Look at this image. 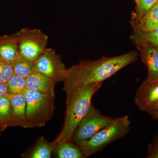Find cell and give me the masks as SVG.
Returning <instances> with one entry per match:
<instances>
[{
  "label": "cell",
  "mask_w": 158,
  "mask_h": 158,
  "mask_svg": "<svg viewBox=\"0 0 158 158\" xmlns=\"http://www.w3.org/2000/svg\"><path fill=\"white\" fill-rule=\"evenodd\" d=\"M138 57V52L132 51L120 56L81 61L66 69L62 81L63 90L67 95L86 85L103 83L126 66L135 62Z\"/></svg>",
  "instance_id": "obj_1"
},
{
  "label": "cell",
  "mask_w": 158,
  "mask_h": 158,
  "mask_svg": "<svg viewBox=\"0 0 158 158\" xmlns=\"http://www.w3.org/2000/svg\"><path fill=\"white\" fill-rule=\"evenodd\" d=\"M102 84L98 83L86 85L66 95L65 122L59 135L51 143L54 148L57 144L71 141L79 123L92 105L93 95L101 88Z\"/></svg>",
  "instance_id": "obj_2"
},
{
  "label": "cell",
  "mask_w": 158,
  "mask_h": 158,
  "mask_svg": "<svg viewBox=\"0 0 158 158\" xmlns=\"http://www.w3.org/2000/svg\"><path fill=\"white\" fill-rule=\"evenodd\" d=\"M23 94L27 102L23 127H40L45 125L53 113L54 92L44 93L26 89Z\"/></svg>",
  "instance_id": "obj_3"
},
{
  "label": "cell",
  "mask_w": 158,
  "mask_h": 158,
  "mask_svg": "<svg viewBox=\"0 0 158 158\" xmlns=\"http://www.w3.org/2000/svg\"><path fill=\"white\" fill-rule=\"evenodd\" d=\"M131 129V121L127 116L113 118L109 125L79 146L85 158L99 152L108 144L124 137Z\"/></svg>",
  "instance_id": "obj_4"
},
{
  "label": "cell",
  "mask_w": 158,
  "mask_h": 158,
  "mask_svg": "<svg viewBox=\"0 0 158 158\" xmlns=\"http://www.w3.org/2000/svg\"><path fill=\"white\" fill-rule=\"evenodd\" d=\"M20 57L35 62L45 51L48 36L38 29L24 28L15 34Z\"/></svg>",
  "instance_id": "obj_5"
},
{
  "label": "cell",
  "mask_w": 158,
  "mask_h": 158,
  "mask_svg": "<svg viewBox=\"0 0 158 158\" xmlns=\"http://www.w3.org/2000/svg\"><path fill=\"white\" fill-rule=\"evenodd\" d=\"M113 118L103 115L93 105L79 123L73 133L71 141L81 146L99 131L109 125Z\"/></svg>",
  "instance_id": "obj_6"
},
{
  "label": "cell",
  "mask_w": 158,
  "mask_h": 158,
  "mask_svg": "<svg viewBox=\"0 0 158 158\" xmlns=\"http://www.w3.org/2000/svg\"><path fill=\"white\" fill-rule=\"evenodd\" d=\"M37 70L56 83L62 81L67 69L61 57L53 49L46 48L35 61Z\"/></svg>",
  "instance_id": "obj_7"
},
{
  "label": "cell",
  "mask_w": 158,
  "mask_h": 158,
  "mask_svg": "<svg viewBox=\"0 0 158 158\" xmlns=\"http://www.w3.org/2000/svg\"><path fill=\"white\" fill-rule=\"evenodd\" d=\"M134 103L141 111L147 113L154 109L158 104V81L145 80L142 82L136 91Z\"/></svg>",
  "instance_id": "obj_8"
},
{
  "label": "cell",
  "mask_w": 158,
  "mask_h": 158,
  "mask_svg": "<svg viewBox=\"0 0 158 158\" xmlns=\"http://www.w3.org/2000/svg\"><path fill=\"white\" fill-rule=\"evenodd\" d=\"M140 53L141 60L148 69L147 81H158V49L143 44H135Z\"/></svg>",
  "instance_id": "obj_9"
},
{
  "label": "cell",
  "mask_w": 158,
  "mask_h": 158,
  "mask_svg": "<svg viewBox=\"0 0 158 158\" xmlns=\"http://www.w3.org/2000/svg\"><path fill=\"white\" fill-rule=\"evenodd\" d=\"M20 57L15 34L0 36V60L12 65Z\"/></svg>",
  "instance_id": "obj_10"
},
{
  "label": "cell",
  "mask_w": 158,
  "mask_h": 158,
  "mask_svg": "<svg viewBox=\"0 0 158 158\" xmlns=\"http://www.w3.org/2000/svg\"><path fill=\"white\" fill-rule=\"evenodd\" d=\"M131 25L133 32L143 33L153 31L158 28V2L142 17L132 18Z\"/></svg>",
  "instance_id": "obj_11"
},
{
  "label": "cell",
  "mask_w": 158,
  "mask_h": 158,
  "mask_svg": "<svg viewBox=\"0 0 158 158\" xmlns=\"http://www.w3.org/2000/svg\"><path fill=\"white\" fill-rule=\"evenodd\" d=\"M56 82L37 70L26 79L27 89L44 93L54 92V87Z\"/></svg>",
  "instance_id": "obj_12"
},
{
  "label": "cell",
  "mask_w": 158,
  "mask_h": 158,
  "mask_svg": "<svg viewBox=\"0 0 158 158\" xmlns=\"http://www.w3.org/2000/svg\"><path fill=\"white\" fill-rule=\"evenodd\" d=\"M10 95L11 120L23 127L27 109L25 96L23 93Z\"/></svg>",
  "instance_id": "obj_13"
},
{
  "label": "cell",
  "mask_w": 158,
  "mask_h": 158,
  "mask_svg": "<svg viewBox=\"0 0 158 158\" xmlns=\"http://www.w3.org/2000/svg\"><path fill=\"white\" fill-rule=\"evenodd\" d=\"M57 157L59 158H84V154L79 146L70 141L57 144Z\"/></svg>",
  "instance_id": "obj_14"
},
{
  "label": "cell",
  "mask_w": 158,
  "mask_h": 158,
  "mask_svg": "<svg viewBox=\"0 0 158 158\" xmlns=\"http://www.w3.org/2000/svg\"><path fill=\"white\" fill-rule=\"evenodd\" d=\"M12 65L15 75L27 79L37 70L35 62L20 57Z\"/></svg>",
  "instance_id": "obj_15"
},
{
  "label": "cell",
  "mask_w": 158,
  "mask_h": 158,
  "mask_svg": "<svg viewBox=\"0 0 158 158\" xmlns=\"http://www.w3.org/2000/svg\"><path fill=\"white\" fill-rule=\"evenodd\" d=\"M131 39L134 44H148L158 49V28L147 32H133L131 35Z\"/></svg>",
  "instance_id": "obj_16"
},
{
  "label": "cell",
  "mask_w": 158,
  "mask_h": 158,
  "mask_svg": "<svg viewBox=\"0 0 158 158\" xmlns=\"http://www.w3.org/2000/svg\"><path fill=\"white\" fill-rule=\"evenodd\" d=\"M54 149L51 143L42 139L39 141L31 153V158H50Z\"/></svg>",
  "instance_id": "obj_17"
},
{
  "label": "cell",
  "mask_w": 158,
  "mask_h": 158,
  "mask_svg": "<svg viewBox=\"0 0 158 158\" xmlns=\"http://www.w3.org/2000/svg\"><path fill=\"white\" fill-rule=\"evenodd\" d=\"M6 84L10 95L23 93L27 89L26 79L16 75L14 74Z\"/></svg>",
  "instance_id": "obj_18"
},
{
  "label": "cell",
  "mask_w": 158,
  "mask_h": 158,
  "mask_svg": "<svg viewBox=\"0 0 158 158\" xmlns=\"http://www.w3.org/2000/svg\"><path fill=\"white\" fill-rule=\"evenodd\" d=\"M158 2V0H139L136 4L135 11L132 12V18L139 19L142 17Z\"/></svg>",
  "instance_id": "obj_19"
},
{
  "label": "cell",
  "mask_w": 158,
  "mask_h": 158,
  "mask_svg": "<svg viewBox=\"0 0 158 158\" xmlns=\"http://www.w3.org/2000/svg\"><path fill=\"white\" fill-rule=\"evenodd\" d=\"M10 97L9 94L0 97V118L2 121L11 119Z\"/></svg>",
  "instance_id": "obj_20"
},
{
  "label": "cell",
  "mask_w": 158,
  "mask_h": 158,
  "mask_svg": "<svg viewBox=\"0 0 158 158\" xmlns=\"http://www.w3.org/2000/svg\"><path fill=\"white\" fill-rule=\"evenodd\" d=\"M14 74L12 65L0 60V83L7 84Z\"/></svg>",
  "instance_id": "obj_21"
},
{
  "label": "cell",
  "mask_w": 158,
  "mask_h": 158,
  "mask_svg": "<svg viewBox=\"0 0 158 158\" xmlns=\"http://www.w3.org/2000/svg\"><path fill=\"white\" fill-rule=\"evenodd\" d=\"M147 158H158V135L148 144Z\"/></svg>",
  "instance_id": "obj_22"
},
{
  "label": "cell",
  "mask_w": 158,
  "mask_h": 158,
  "mask_svg": "<svg viewBox=\"0 0 158 158\" xmlns=\"http://www.w3.org/2000/svg\"><path fill=\"white\" fill-rule=\"evenodd\" d=\"M8 94L7 84L0 83V97Z\"/></svg>",
  "instance_id": "obj_23"
},
{
  "label": "cell",
  "mask_w": 158,
  "mask_h": 158,
  "mask_svg": "<svg viewBox=\"0 0 158 158\" xmlns=\"http://www.w3.org/2000/svg\"><path fill=\"white\" fill-rule=\"evenodd\" d=\"M147 113L151 115L153 117L158 120V109L150 110Z\"/></svg>",
  "instance_id": "obj_24"
},
{
  "label": "cell",
  "mask_w": 158,
  "mask_h": 158,
  "mask_svg": "<svg viewBox=\"0 0 158 158\" xmlns=\"http://www.w3.org/2000/svg\"><path fill=\"white\" fill-rule=\"evenodd\" d=\"M158 109V104L157 105H156V106L155 107L154 109Z\"/></svg>",
  "instance_id": "obj_25"
},
{
  "label": "cell",
  "mask_w": 158,
  "mask_h": 158,
  "mask_svg": "<svg viewBox=\"0 0 158 158\" xmlns=\"http://www.w3.org/2000/svg\"><path fill=\"white\" fill-rule=\"evenodd\" d=\"M139 0H135V2L136 4H138V2H139Z\"/></svg>",
  "instance_id": "obj_26"
},
{
  "label": "cell",
  "mask_w": 158,
  "mask_h": 158,
  "mask_svg": "<svg viewBox=\"0 0 158 158\" xmlns=\"http://www.w3.org/2000/svg\"><path fill=\"white\" fill-rule=\"evenodd\" d=\"M1 121H2V120H1V118H0V122H1Z\"/></svg>",
  "instance_id": "obj_27"
}]
</instances>
